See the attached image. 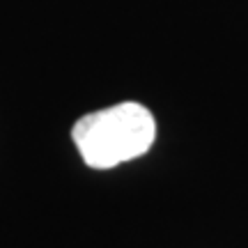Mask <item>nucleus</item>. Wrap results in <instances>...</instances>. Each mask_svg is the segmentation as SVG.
Returning a JSON list of instances; mask_svg holds the SVG:
<instances>
[{
	"label": "nucleus",
	"instance_id": "1",
	"mask_svg": "<svg viewBox=\"0 0 248 248\" xmlns=\"http://www.w3.org/2000/svg\"><path fill=\"white\" fill-rule=\"evenodd\" d=\"M71 138L90 168L108 170L147 154L156 138V122L150 108L122 101L76 120Z\"/></svg>",
	"mask_w": 248,
	"mask_h": 248
}]
</instances>
